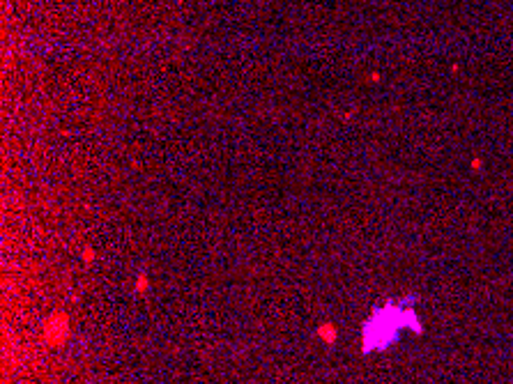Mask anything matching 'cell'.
<instances>
[{
  "instance_id": "6da1fadb",
  "label": "cell",
  "mask_w": 513,
  "mask_h": 384,
  "mask_svg": "<svg viewBox=\"0 0 513 384\" xmlns=\"http://www.w3.org/2000/svg\"><path fill=\"white\" fill-rule=\"evenodd\" d=\"M42 334H44L46 345H51V347H60V345H65L67 338H69V315L62 313V311H55L53 315L44 322Z\"/></svg>"
},
{
  "instance_id": "7a4b0ae2",
  "label": "cell",
  "mask_w": 513,
  "mask_h": 384,
  "mask_svg": "<svg viewBox=\"0 0 513 384\" xmlns=\"http://www.w3.org/2000/svg\"><path fill=\"white\" fill-rule=\"evenodd\" d=\"M315 334H318V338H320L322 343H327V345H334V343H336V338H339V329H336L334 322H322Z\"/></svg>"
},
{
  "instance_id": "3957f363",
  "label": "cell",
  "mask_w": 513,
  "mask_h": 384,
  "mask_svg": "<svg viewBox=\"0 0 513 384\" xmlns=\"http://www.w3.org/2000/svg\"><path fill=\"white\" fill-rule=\"evenodd\" d=\"M133 290L138 292V295H143V292L150 290V276H147V274H138V276H136V285H133Z\"/></svg>"
},
{
  "instance_id": "277c9868",
  "label": "cell",
  "mask_w": 513,
  "mask_h": 384,
  "mask_svg": "<svg viewBox=\"0 0 513 384\" xmlns=\"http://www.w3.org/2000/svg\"><path fill=\"white\" fill-rule=\"evenodd\" d=\"M81 258H83V262H86V265H90V262L97 258V253H94V249H90V246H87L86 251L81 253Z\"/></svg>"
}]
</instances>
